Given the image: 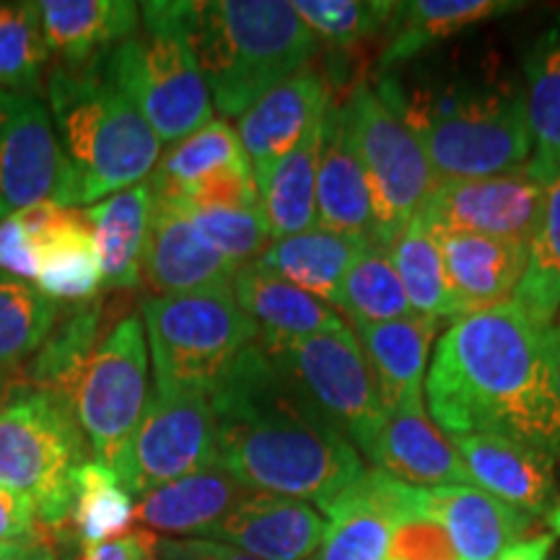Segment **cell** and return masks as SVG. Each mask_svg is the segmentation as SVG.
<instances>
[{
  "label": "cell",
  "instance_id": "18",
  "mask_svg": "<svg viewBox=\"0 0 560 560\" xmlns=\"http://www.w3.org/2000/svg\"><path fill=\"white\" fill-rule=\"evenodd\" d=\"M330 102L325 79L304 68L244 112L236 122V132L249 159L257 190H262L272 170L296 149Z\"/></svg>",
  "mask_w": 560,
  "mask_h": 560
},
{
  "label": "cell",
  "instance_id": "39",
  "mask_svg": "<svg viewBox=\"0 0 560 560\" xmlns=\"http://www.w3.org/2000/svg\"><path fill=\"white\" fill-rule=\"evenodd\" d=\"M338 310L348 314L353 325H380V322L416 314L387 247L369 244L361 252V257L342 280Z\"/></svg>",
  "mask_w": 560,
  "mask_h": 560
},
{
  "label": "cell",
  "instance_id": "52",
  "mask_svg": "<svg viewBox=\"0 0 560 560\" xmlns=\"http://www.w3.org/2000/svg\"><path fill=\"white\" fill-rule=\"evenodd\" d=\"M42 540H50V542L58 545V540H55L52 535L39 537V540H30V542H0V560H16L21 552L30 550L34 542H42ZM58 548H60V545H58Z\"/></svg>",
  "mask_w": 560,
  "mask_h": 560
},
{
  "label": "cell",
  "instance_id": "1",
  "mask_svg": "<svg viewBox=\"0 0 560 560\" xmlns=\"http://www.w3.org/2000/svg\"><path fill=\"white\" fill-rule=\"evenodd\" d=\"M219 467L244 488L319 511L366 472L355 446L252 342L210 389Z\"/></svg>",
  "mask_w": 560,
  "mask_h": 560
},
{
  "label": "cell",
  "instance_id": "51",
  "mask_svg": "<svg viewBox=\"0 0 560 560\" xmlns=\"http://www.w3.org/2000/svg\"><path fill=\"white\" fill-rule=\"evenodd\" d=\"M58 545L50 542V540H42V542H34L30 550H24L16 560H58Z\"/></svg>",
  "mask_w": 560,
  "mask_h": 560
},
{
  "label": "cell",
  "instance_id": "2",
  "mask_svg": "<svg viewBox=\"0 0 560 560\" xmlns=\"http://www.w3.org/2000/svg\"><path fill=\"white\" fill-rule=\"evenodd\" d=\"M423 395L450 441L495 433L560 457V405L545 332L514 301L452 322L436 342Z\"/></svg>",
  "mask_w": 560,
  "mask_h": 560
},
{
  "label": "cell",
  "instance_id": "46",
  "mask_svg": "<svg viewBox=\"0 0 560 560\" xmlns=\"http://www.w3.org/2000/svg\"><path fill=\"white\" fill-rule=\"evenodd\" d=\"M0 272L37 283V252L16 215L0 219Z\"/></svg>",
  "mask_w": 560,
  "mask_h": 560
},
{
  "label": "cell",
  "instance_id": "20",
  "mask_svg": "<svg viewBox=\"0 0 560 560\" xmlns=\"http://www.w3.org/2000/svg\"><path fill=\"white\" fill-rule=\"evenodd\" d=\"M472 482L529 516L556 506V457L537 446L495 433H470L452 441Z\"/></svg>",
  "mask_w": 560,
  "mask_h": 560
},
{
  "label": "cell",
  "instance_id": "3",
  "mask_svg": "<svg viewBox=\"0 0 560 560\" xmlns=\"http://www.w3.org/2000/svg\"><path fill=\"white\" fill-rule=\"evenodd\" d=\"M380 96L416 132L439 182L486 179L532 159L524 83L493 68L478 73L384 75Z\"/></svg>",
  "mask_w": 560,
  "mask_h": 560
},
{
  "label": "cell",
  "instance_id": "37",
  "mask_svg": "<svg viewBox=\"0 0 560 560\" xmlns=\"http://www.w3.org/2000/svg\"><path fill=\"white\" fill-rule=\"evenodd\" d=\"M229 170H252L240 132L226 120H213L192 136L172 143L151 174L153 190L174 192Z\"/></svg>",
  "mask_w": 560,
  "mask_h": 560
},
{
  "label": "cell",
  "instance_id": "33",
  "mask_svg": "<svg viewBox=\"0 0 560 560\" xmlns=\"http://www.w3.org/2000/svg\"><path fill=\"white\" fill-rule=\"evenodd\" d=\"M545 187L542 221L529 244V262L514 304L527 314L537 330H550L560 314V164L532 156Z\"/></svg>",
  "mask_w": 560,
  "mask_h": 560
},
{
  "label": "cell",
  "instance_id": "54",
  "mask_svg": "<svg viewBox=\"0 0 560 560\" xmlns=\"http://www.w3.org/2000/svg\"><path fill=\"white\" fill-rule=\"evenodd\" d=\"M13 384H16V376H0V402L5 400V395H9Z\"/></svg>",
  "mask_w": 560,
  "mask_h": 560
},
{
  "label": "cell",
  "instance_id": "21",
  "mask_svg": "<svg viewBox=\"0 0 560 560\" xmlns=\"http://www.w3.org/2000/svg\"><path fill=\"white\" fill-rule=\"evenodd\" d=\"M369 462L418 488L475 486L457 446L431 420L423 397L387 410Z\"/></svg>",
  "mask_w": 560,
  "mask_h": 560
},
{
  "label": "cell",
  "instance_id": "15",
  "mask_svg": "<svg viewBox=\"0 0 560 560\" xmlns=\"http://www.w3.org/2000/svg\"><path fill=\"white\" fill-rule=\"evenodd\" d=\"M420 490L371 467L322 509L325 537L310 560H387L395 529L423 522Z\"/></svg>",
  "mask_w": 560,
  "mask_h": 560
},
{
  "label": "cell",
  "instance_id": "47",
  "mask_svg": "<svg viewBox=\"0 0 560 560\" xmlns=\"http://www.w3.org/2000/svg\"><path fill=\"white\" fill-rule=\"evenodd\" d=\"M161 537L145 529H130L117 540L102 542L96 548L81 550L75 560H156Z\"/></svg>",
  "mask_w": 560,
  "mask_h": 560
},
{
  "label": "cell",
  "instance_id": "9",
  "mask_svg": "<svg viewBox=\"0 0 560 560\" xmlns=\"http://www.w3.org/2000/svg\"><path fill=\"white\" fill-rule=\"evenodd\" d=\"M268 359L346 436L363 459L371 457L387 418L374 369L359 338L346 327L312 338H257Z\"/></svg>",
  "mask_w": 560,
  "mask_h": 560
},
{
  "label": "cell",
  "instance_id": "13",
  "mask_svg": "<svg viewBox=\"0 0 560 560\" xmlns=\"http://www.w3.org/2000/svg\"><path fill=\"white\" fill-rule=\"evenodd\" d=\"M81 206V179L39 96L0 89V219L37 206Z\"/></svg>",
  "mask_w": 560,
  "mask_h": 560
},
{
  "label": "cell",
  "instance_id": "22",
  "mask_svg": "<svg viewBox=\"0 0 560 560\" xmlns=\"http://www.w3.org/2000/svg\"><path fill=\"white\" fill-rule=\"evenodd\" d=\"M317 226L332 234L376 244V221L371 192L348 130L342 104L330 102L322 128L317 172Z\"/></svg>",
  "mask_w": 560,
  "mask_h": 560
},
{
  "label": "cell",
  "instance_id": "48",
  "mask_svg": "<svg viewBox=\"0 0 560 560\" xmlns=\"http://www.w3.org/2000/svg\"><path fill=\"white\" fill-rule=\"evenodd\" d=\"M159 560H257L215 540H161Z\"/></svg>",
  "mask_w": 560,
  "mask_h": 560
},
{
  "label": "cell",
  "instance_id": "41",
  "mask_svg": "<svg viewBox=\"0 0 560 560\" xmlns=\"http://www.w3.org/2000/svg\"><path fill=\"white\" fill-rule=\"evenodd\" d=\"M524 102L537 156L560 164V24L550 26L527 52Z\"/></svg>",
  "mask_w": 560,
  "mask_h": 560
},
{
  "label": "cell",
  "instance_id": "49",
  "mask_svg": "<svg viewBox=\"0 0 560 560\" xmlns=\"http://www.w3.org/2000/svg\"><path fill=\"white\" fill-rule=\"evenodd\" d=\"M552 548H556V535H529L509 545L495 560H550Z\"/></svg>",
  "mask_w": 560,
  "mask_h": 560
},
{
  "label": "cell",
  "instance_id": "31",
  "mask_svg": "<svg viewBox=\"0 0 560 560\" xmlns=\"http://www.w3.org/2000/svg\"><path fill=\"white\" fill-rule=\"evenodd\" d=\"M520 9H524V3H516V0H410V3H400L380 60L382 75L467 26Z\"/></svg>",
  "mask_w": 560,
  "mask_h": 560
},
{
  "label": "cell",
  "instance_id": "26",
  "mask_svg": "<svg viewBox=\"0 0 560 560\" xmlns=\"http://www.w3.org/2000/svg\"><path fill=\"white\" fill-rule=\"evenodd\" d=\"M439 322L441 319L423 317V314H410V317L380 322V325H353L355 338L374 369L387 410L423 397Z\"/></svg>",
  "mask_w": 560,
  "mask_h": 560
},
{
  "label": "cell",
  "instance_id": "23",
  "mask_svg": "<svg viewBox=\"0 0 560 560\" xmlns=\"http://www.w3.org/2000/svg\"><path fill=\"white\" fill-rule=\"evenodd\" d=\"M431 231L441 247L446 278L462 317L514 301L527 272L529 247L467 231Z\"/></svg>",
  "mask_w": 560,
  "mask_h": 560
},
{
  "label": "cell",
  "instance_id": "14",
  "mask_svg": "<svg viewBox=\"0 0 560 560\" xmlns=\"http://www.w3.org/2000/svg\"><path fill=\"white\" fill-rule=\"evenodd\" d=\"M545 187L535 161L486 179L439 182L418 210L431 229L467 231L529 247L542 221Z\"/></svg>",
  "mask_w": 560,
  "mask_h": 560
},
{
  "label": "cell",
  "instance_id": "50",
  "mask_svg": "<svg viewBox=\"0 0 560 560\" xmlns=\"http://www.w3.org/2000/svg\"><path fill=\"white\" fill-rule=\"evenodd\" d=\"M545 353H548L552 392H556V400L560 405V325H552L550 330H545Z\"/></svg>",
  "mask_w": 560,
  "mask_h": 560
},
{
  "label": "cell",
  "instance_id": "27",
  "mask_svg": "<svg viewBox=\"0 0 560 560\" xmlns=\"http://www.w3.org/2000/svg\"><path fill=\"white\" fill-rule=\"evenodd\" d=\"M86 213L94 231L96 255L102 268L104 291H130L140 285L145 240L153 215V185L151 179L138 182L128 190L109 195L96 202Z\"/></svg>",
  "mask_w": 560,
  "mask_h": 560
},
{
  "label": "cell",
  "instance_id": "28",
  "mask_svg": "<svg viewBox=\"0 0 560 560\" xmlns=\"http://www.w3.org/2000/svg\"><path fill=\"white\" fill-rule=\"evenodd\" d=\"M236 301L262 335L276 338H312L346 330V319L325 301L301 291L262 265L249 262L240 268L231 283Z\"/></svg>",
  "mask_w": 560,
  "mask_h": 560
},
{
  "label": "cell",
  "instance_id": "24",
  "mask_svg": "<svg viewBox=\"0 0 560 560\" xmlns=\"http://www.w3.org/2000/svg\"><path fill=\"white\" fill-rule=\"evenodd\" d=\"M42 32L66 68L100 66L140 32V3L132 0H42Z\"/></svg>",
  "mask_w": 560,
  "mask_h": 560
},
{
  "label": "cell",
  "instance_id": "16",
  "mask_svg": "<svg viewBox=\"0 0 560 560\" xmlns=\"http://www.w3.org/2000/svg\"><path fill=\"white\" fill-rule=\"evenodd\" d=\"M236 272L240 268L210 247L185 210L153 192V215L140 268V278L153 296L223 289L234 283Z\"/></svg>",
  "mask_w": 560,
  "mask_h": 560
},
{
  "label": "cell",
  "instance_id": "32",
  "mask_svg": "<svg viewBox=\"0 0 560 560\" xmlns=\"http://www.w3.org/2000/svg\"><path fill=\"white\" fill-rule=\"evenodd\" d=\"M132 514L136 499L125 490L117 472L102 462L89 459L75 475L68 520L52 529V535L58 545L73 542L79 550H89L136 529Z\"/></svg>",
  "mask_w": 560,
  "mask_h": 560
},
{
  "label": "cell",
  "instance_id": "55",
  "mask_svg": "<svg viewBox=\"0 0 560 560\" xmlns=\"http://www.w3.org/2000/svg\"><path fill=\"white\" fill-rule=\"evenodd\" d=\"M558 325H560V319H558Z\"/></svg>",
  "mask_w": 560,
  "mask_h": 560
},
{
  "label": "cell",
  "instance_id": "40",
  "mask_svg": "<svg viewBox=\"0 0 560 560\" xmlns=\"http://www.w3.org/2000/svg\"><path fill=\"white\" fill-rule=\"evenodd\" d=\"M50 58L39 3H0V89L37 96Z\"/></svg>",
  "mask_w": 560,
  "mask_h": 560
},
{
  "label": "cell",
  "instance_id": "11",
  "mask_svg": "<svg viewBox=\"0 0 560 560\" xmlns=\"http://www.w3.org/2000/svg\"><path fill=\"white\" fill-rule=\"evenodd\" d=\"M149 395V340L143 319L128 314L94 350L70 400L91 457L115 467L143 418Z\"/></svg>",
  "mask_w": 560,
  "mask_h": 560
},
{
  "label": "cell",
  "instance_id": "5",
  "mask_svg": "<svg viewBox=\"0 0 560 560\" xmlns=\"http://www.w3.org/2000/svg\"><path fill=\"white\" fill-rule=\"evenodd\" d=\"M102 62L91 68L58 62L45 86L62 149L81 179V206H96L149 179L161 159L159 136L104 79Z\"/></svg>",
  "mask_w": 560,
  "mask_h": 560
},
{
  "label": "cell",
  "instance_id": "29",
  "mask_svg": "<svg viewBox=\"0 0 560 560\" xmlns=\"http://www.w3.org/2000/svg\"><path fill=\"white\" fill-rule=\"evenodd\" d=\"M104 325H107V301L100 296L62 310L37 353L19 369L16 382L21 387L52 392L70 405L83 366L107 338L109 330L104 332Z\"/></svg>",
  "mask_w": 560,
  "mask_h": 560
},
{
  "label": "cell",
  "instance_id": "43",
  "mask_svg": "<svg viewBox=\"0 0 560 560\" xmlns=\"http://www.w3.org/2000/svg\"><path fill=\"white\" fill-rule=\"evenodd\" d=\"M170 200V198H166ZM174 202V200H172ZM185 210L195 223V229L206 236L210 247H215L223 257H229L236 268L257 262L262 252L270 247L272 234L265 219L262 206L257 208H190L174 202Z\"/></svg>",
  "mask_w": 560,
  "mask_h": 560
},
{
  "label": "cell",
  "instance_id": "38",
  "mask_svg": "<svg viewBox=\"0 0 560 560\" xmlns=\"http://www.w3.org/2000/svg\"><path fill=\"white\" fill-rule=\"evenodd\" d=\"M66 306L37 285L0 272V376H16L37 353Z\"/></svg>",
  "mask_w": 560,
  "mask_h": 560
},
{
  "label": "cell",
  "instance_id": "56",
  "mask_svg": "<svg viewBox=\"0 0 560 560\" xmlns=\"http://www.w3.org/2000/svg\"><path fill=\"white\" fill-rule=\"evenodd\" d=\"M156 560H159V558H156Z\"/></svg>",
  "mask_w": 560,
  "mask_h": 560
},
{
  "label": "cell",
  "instance_id": "4",
  "mask_svg": "<svg viewBox=\"0 0 560 560\" xmlns=\"http://www.w3.org/2000/svg\"><path fill=\"white\" fill-rule=\"evenodd\" d=\"M192 47L213 109L240 117L306 68L317 37L285 0L195 3Z\"/></svg>",
  "mask_w": 560,
  "mask_h": 560
},
{
  "label": "cell",
  "instance_id": "35",
  "mask_svg": "<svg viewBox=\"0 0 560 560\" xmlns=\"http://www.w3.org/2000/svg\"><path fill=\"white\" fill-rule=\"evenodd\" d=\"M325 115L327 109L312 122L296 149L272 170L260 190V206L272 240L317 229V172Z\"/></svg>",
  "mask_w": 560,
  "mask_h": 560
},
{
  "label": "cell",
  "instance_id": "7",
  "mask_svg": "<svg viewBox=\"0 0 560 560\" xmlns=\"http://www.w3.org/2000/svg\"><path fill=\"white\" fill-rule=\"evenodd\" d=\"M149 340L153 389L161 395L208 392L242 350L260 338L231 285L151 296L140 310Z\"/></svg>",
  "mask_w": 560,
  "mask_h": 560
},
{
  "label": "cell",
  "instance_id": "8",
  "mask_svg": "<svg viewBox=\"0 0 560 560\" xmlns=\"http://www.w3.org/2000/svg\"><path fill=\"white\" fill-rule=\"evenodd\" d=\"M89 459V441L62 397L13 384L0 402V486L30 495L39 522L58 529Z\"/></svg>",
  "mask_w": 560,
  "mask_h": 560
},
{
  "label": "cell",
  "instance_id": "12",
  "mask_svg": "<svg viewBox=\"0 0 560 560\" xmlns=\"http://www.w3.org/2000/svg\"><path fill=\"white\" fill-rule=\"evenodd\" d=\"M219 465V431L208 392L149 395L130 444L112 470L132 499Z\"/></svg>",
  "mask_w": 560,
  "mask_h": 560
},
{
  "label": "cell",
  "instance_id": "42",
  "mask_svg": "<svg viewBox=\"0 0 560 560\" xmlns=\"http://www.w3.org/2000/svg\"><path fill=\"white\" fill-rule=\"evenodd\" d=\"M293 9L317 42L353 47L392 30L400 3L392 0H293Z\"/></svg>",
  "mask_w": 560,
  "mask_h": 560
},
{
  "label": "cell",
  "instance_id": "30",
  "mask_svg": "<svg viewBox=\"0 0 560 560\" xmlns=\"http://www.w3.org/2000/svg\"><path fill=\"white\" fill-rule=\"evenodd\" d=\"M366 247V242L317 226L283 236V240H272L257 265L278 272L280 278L299 285L301 291L312 293L314 299L338 310L342 280Z\"/></svg>",
  "mask_w": 560,
  "mask_h": 560
},
{
  "label": "cell",
  "instance_id": "36",
  "mask_svg": "<svg viewBox=\"0 0 560 560\" xmlns=\"http://www.w3.org/2000/svg\"><path fill=\"white\" fill-rule=\"evenodd\" d=\"M387 249L412 312L433 319L462 317L457 299L450 289V278H446L441 247L423 215H412V221Z\"/></svg>",
  "mask_w": 560,
  "mask_h": 560
},
{
  "label": "cell",
  "instance_id": "34",
  "mask_svg": "<svg viewBox=\"0 0 560 560\" xmlns=\"http://www.w3.org/2000/svg\"><path fill=\"white\" fill-rule=\"evenodd\" d=\"M34 252H37V283L34 285L60 306L83 304L104 291L94 231L83 210L75 208L62 226L34 244Z\"/></svg>",
  "mask_w": 560,
  "mask_h": 560
},
{
  "label": "cell",
  "instance_id": "19",
  "mask_svg": "<svg viewBox=\"0 0 560 560\" xmlns=\"http://www.w3.org/2000/svg\"><path fill=\"white\" fill-rule=\"evenodd\" d=\"M420 520L444 529L454 560H495L527 537L535 516L509 506L478 486L420 490Z\"/></svg>",
  "mask_w": 560,
  "mask_h": 560
},
{
  "label": "cell",
  "instance_id": "6",
  "mask_svg": "<svg viewBox=\"0 0 560 560\" xmlns=\"http://www.w3.org/2000/svg\"><path fill=\"white\" fill-rule=\"evenodd\" d=\"M192 21L195 3H143V30L102 62L104 79L140 112L164 143H177L213 122V100L190 37Z\"/></svg>",
  "mask_w": 560,
  "mask_h": 560
},
{
  "label": "cell",
  "instance_id": "25",
  "mask_svg": "<svg viewBox=\"0 0 560 560\" xmlns=\"http://www.w3.org/2000/svg\"><path fill=\"white\" fill-rule=\"evenodd\" d=\"M249 488L231 478L223 467H206V470L140 495L136 514H132V527L153 532V535L206 540L208 532L234 509V503Z\"/></svg>",
  "mask_w": 560,
  "mask_h": 560
},
{
  "label": "cell",
  "instance_id": "53",
  "mask_svg": "<svg viewBox=\"0 0 560 560\" xmlns=\"http://www.w3.org/2000/svg\"><path fill=\"white\" fill-rule=\"evenodd\" d=\"M545 522H548V527L552 529V535L560 537V501H556V506L550 509V514L545 516Z\"/></svg>",
  "mask_w": 560,
  "mask_h": 560
},
{
  "label": "cell",
  "instance_id": "45",
  "mask_svg": "<svg viewBox=\"0 0 560 560\" xmlns=\"http://www.w3.org/2000/svg\"><path fill=\"white\" fill-rule=\"evenodd\" d=\"M47 535H52V529L39 522L37 503L19 490L0 486V542H30Z\"/></svg>",
  "mask_w": 560,
  "mask_h": 560
},
{
  "label": "cell",
  "instance_id": "10",
  "mask_svg": "<svg viewBox=\"0 0 560 560\" xmlns=\"http://www.w3.org/2000/svg\"><path fill=\"white\" fill-rule=\"evenodd\" d=\"M342 107L366 174L376 244L389 247L436 190L439 177L416 132L382 100L380 91L361 83Z\"/></svg>",
  "mask_w": 560,
  "mask_h": 560
},
{
  "label": "cell",
  "instance_id": "44",
  "mask_svg": "<svg viewBox=\"0 0 560 560\" xmlns=\"http://www.w3.org/2000/svg\"><path fill=\"white\" fill-rule=\"evenodd\" d=\"M387 560H454V550L439 524L408 522L392 535Z\"/></svg>",
  "mask_w": 560,
  "mask_h": 560
},
{
  "label": "cell",
  "instance_id": "17",
  "mask_svg": "<svg viewBox=\"0 0 560 560\" xmlns=\"http://www.w3.org/2000/svg\"><path fill=\"white\" fill-rule=\"evenodd\" d=\"M325 527L327 520L312 503L247 490L206 540L231 545L257 560H310Z\"/></svg>",
  "mask_w": 560,
  "mask_h": 560
}]
</instances>
